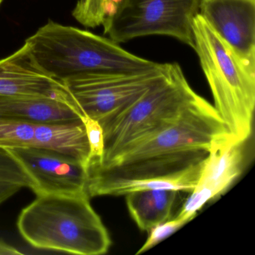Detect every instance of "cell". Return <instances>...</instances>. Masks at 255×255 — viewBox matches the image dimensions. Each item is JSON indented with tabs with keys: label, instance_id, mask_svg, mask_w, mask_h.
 <instances>
[{
	"label": "cell",
	"instance_id": "obj_19",
	"mask_svg": "<svg viewBox=\"0 0 255 255\" xmlns=\"http://www.w3.org/2000/svg\"><path fill=\"white\" fill-rule=\"evenodd\" d=\"M89 145V168L99 164L104 153V129L99 122L87 116L81 119Z\"/></svg>",
	"mask_w": 255,
	"mask_h": 255
},
{
	"label": "cell",
	"instance_id": "obj_17",
	"mask_svg": "<svg viewBox=\"0 0 255 255\" xmlns=\"http://www.w3.org/2000/svg\"><path fill=\"white\" fill-rule=\"evenodd\" d=\"M121 0H78L72 15L86 27L102 26L110 17Z\"/></svg>",
	"mask_w": 255,
	"mask_h": 255
},
{
	"label": "cell",
	"instance_id": "obj_12",
	"mask_svg": "<svg viewBox=\"0 0 255 255\" xmlns=\"http://www.w3.org/2000/svg\"><path fill=\"white\" fill-rule=\"evenodd\" d=\"M0 116L34 124L77 122L83 117L68 101L52 97L0 96Z\"/></svg>",
	"mask_w": 255,
	"mask_h": 255
},
{
	"label": "cell",
	"instance_id": "obj_1",
	"mask_svg": "<svg viewBox=\"0 0 255 255\" xmlns=\"http://www.w3.org/2000/svg\"><path fill=\"white\" fill-rule=\"evenodd\" d=\"M226 135L214 107L201 97L169 126L90 167L87 183L179 174L204 162L213 141Z\"/></svg>",
	"mask_w": 255,
	"mask_h": 255
},
{
	"label": "cell",
	"instance_id": "obj_10",
	"mask_svg": "<svg viewBox=\"0 0 255 255\" xmlns=\"http://www.w3.org/2000/svg\"><path fill=\"white\" fill-rule=\"evenodd\" d=\"M0 96L52 97L68 101L80 110L65 82L38 63L26 41L17 51L0 59Z\"/></svg>",
	"mask_w": 255,
	"mask_h": 255
},
{
	"label": "cell",
	"instance_id": "obj_6",
	"mask_svg": "<svg viewBox=\"0 0 255 255\" xmlns=\"http://www.w3.org/2000/svg\"><path fill=\"white\" fill-rule=\"evenodd\" d=\"M201 0H121L106 19L104 34L126 43L149 35H166L194 48L192 24Z\"/></svg>",
	"mask_w": 255,
	"mask_h": 255
},
{
	"label": "cell",
	"instance_id": "obj_7",
	"mask_svg": "<svg viewBox=\"0 0 255 255\" xmlns=\"http://www.w3.org/2000/svg\"><path fill=\"white\" fill-rule=\"evenodd\" d=\"M169 63L136 72L86 73L64 80L82 114L101 125L132 105L166 74Z\"/></svg>",
	"mask_w": 255,
	"mask_h": 255
},
{
	"label": "cell",
	"instance_id": "obj_16",
	"mask_svg": "<svg viewBox=\"0 0 255 255\" xmlns=\"http://www.w3.org/2000/svg\"><path fill=\"white\" fill-rule=\"evenodd\" d=\"M33 144V124L0 116V148L8 150Z\"/></svg>",
	"mask_w": 255,
	"mask_h": 255
},
{
	"label": "cell",
	"instance_id": "obj_9",
	"mask_svg": "<svg viewBox=\"0 0 255 255\" xmlns=\"http://www.w3.org/2000/svg\"><path fill=\"white\" fill-rule=\"evenodd\" d=\"M243 144L229 135L213 141L196 186L177 216L192 220L206 203L222 195L240 177L245 160Z\"/></svg>",
	"mask_w": 255,
	"mask_h": 255
},
{
	"label": "cell",
	"instance_id": "obj_23",
	"mask_svg": "<svg viewBox=\"0 0 255 255\" xmlns=\"http://www.w3.org/2000/svg\"><path fill=\"white\" fill-rule=\"evenodd\" d=\"M2 1H3V0H0V5L2 4Z\"/></svg>",
	"mask_w": 255,
	"mask_h": 255
},
{
	"label": "cell",
	"instance_id": "obj_15",
	"mask_svg": "<svg viewBox=\"0 0 255 255\" xmlns=\"http://www.w3.org/2000/svg\"><path fill=\"white\" fill-rule=\"evenodd\" d=\"M179 192L170 189L137 191L126 195L127 207L140 230L150 232L169 220Z\"/></svg>",
	"mask_w": 255,
	"mask_h": 255
},
{
	"label": "cell",
	"instance_id": "obj_21",
	"mask_svg": "<svg viewBox=\"0 0 255 255\" xmlns=\"http://www.w3.org/2000/svg\"><path fill=\"white\" fill-rule=\"evenodd\" d=\"M23 188L15 183L0 182V205L20 192Z\"/></svg>",
	"mask_w": 255,
	"mask_h": 255
},
{
	"label": "cell",
	"instance_id": "obj_3",
	"mask_svg": "<svg viewBox=\"0 0 255 255\" xmlns=\"http://www.w3.org/2000/svg\"><path fill=\"white\" fill-rule=\"evenodd\" d=\"M194 48L208 82L216 113L232 139L252 135L255 107V65L242 59L199 14L192 24Z\"/></svg>",
	"mask_w": 255,
	"mask_h": 255
},
{
	"label": "cell",
	"instance_id": "obj_22",
	"mask_svg": "<svg viewBox=\"0 0 255 255\" xmlns=\"http://www.w3.org/2000/svg\"><path fill=\"white\" fill-rule=\"evenodd\" d=\"M23 255V252L8 244L4 240H0V255Z\"/></svg>",
	"mask_w": 255,
	"mask_h": 255
},
{
	"label": "cell",
	"instance_id": "obj_14",
	"mask_svg": "<svg viewBox=\"0 0 255 255\" xmlns=\"http://www.w3.org/2000/svg\"><path fill=\"white\" fill-rule=\"evenodd\" d=\"M33 146L71 156L89 169V141L82 120L34 125Z\"/></svg>",
	"mask_w": 255,
	"mask_h": 255
},
{
	"label": "cell",
	"instance_id": "obj_13",
	"mask_svg": "<svg viewBox=\"0 0 255 255\" xmlns=\"http://www.w3.org/2000/svg\"><path fill=\"white\" fill-rule=\"evenodd\" d=\"M204 162L179 174L165 177L149 179H116L89 183L86 186V192L90 198L104 195L120 196L137 191L155 189H170L190 193L196 186Z\"/></svg>",
	"mask_w": 255,
	"mask_h": 255
},
{
	"label": "cell",
	"instance_id": "obj_11",
	"mask_svg": "<svg viewBox=\"0 0 255 255\" xmlns=\"http://www.w3.org/2000/svg\"><path fill=\"white\" fill-rule=\"evenodd\" d=\"M198 14L242 59L255 65V0H201Z\"/></svg>",
	"mask_w": 255,
	"mask_h": 255
},
{
	"label": "cell",
	"instance_id": "obj_4",
	"mask_svg": "<svg viewBox=\"0 0 255 255\" xmlns=\"http://www.w3.org/2000/svg\"><path fill=\"white\" fill-rule=\"evenodd\" d=\"M25 41L38 63L63 81L86 73L136 72L158 65L129 53L111 38L52 20Z\"/></svg>",
	"mask_w": 255,
	"mask_h": 255
},
{
	"label": "cell",
	"instance_id": "obj_2",
	"mask_svg": "<svg viewBox=\"0 0 255 255\" xmlns=\"http://www.w3.org/2000/svg\"><path fill=\"white\" fill-rule=\"evenodd\" d=\"M17 227L26 243L42 250L101 255L112 243L87 192L37 195L20 212Z\"/></svg>",
	"mask_w": 255,
	"mask_h": 255
},
{
	"label": "cell",
	"instance_id": "obj_5",
	"mask_svg": "<svg viewBox=\"0 0 255 255\" xmlns=\"http://www.w3.org/2000/svg\"><path fill=\"white\" fill-rule=\"evenodd\" d=\"M200 98L179 64L169 63L165 75L138 101L101 125L104 153L100 163L169 126Z\"/></svg>",
	"mask_w": 255,
	"mask_h": 255
},
{
	"label": "cell",
	"instance_id": "obj_18",
	"mask_svg": "<svg viewBox=\"0 0 255 255\" xmlns=\"http://www.w3.org/2000/svg\"><path fill=\"white\" fill-rule=\"evenodd\" d=\"M0 182L15 183L29 189L32 184L24 168L7 149L0 148Z\"/></svg>",
	"mask_w": 255,
	"mask_h": 255
},
{
	"label": "cell",
	"instance_id": "obj_8",
	"mask_svg": "<svg viewBox=\"0 0 255 255\" xmlns=\"http://www.w3.org/2000/svg\"><path fill=\"white\" fill-rule=\"evenodd\" d=\"M8 150L30 177L36 195L87 192L89 169L80 161L36 146Z\"/></svg>",
	"mask_w": 255,
	"mask_h": 255
},
{
	"label": "cell",
	"instance_id": "obj_20",
	"mask_svg": "<svg viewBox=\"0 0 255 255\" xmlns=\"http://www.w3.org/2000/svg\"><path fill=\"white\" fill-rule=\"evenodd\" d=\"M189 222L190 221L188 219L177 216L174 219H170L166 222L156 225L150 230L148 238L147 239L144 245L140 248V249H138L135 255H140V254L144 253L146 251L151 249L153 246H156L158 243L178 231L180 228L184 226Z\"/></svg>",
	"mask_w": 255,
	"mask_h": 255
}]
</instances>
